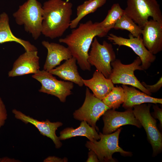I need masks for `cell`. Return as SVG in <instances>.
Segmentation results:
<instances>
[{
	"instance_id": "6da1fadb",
	"label": "cell",
	"mask_w": 162,
	"mask_h": 162,
	"mask_svg": "<svg viewBox=\"0 0 162 162\" xmlns=\"http://www.w3.org/2000/svg\"><path fill=\"white\" fill-rule=\"evenodd\" d=\"M103 31L99 22L93 23L90 20L80 23L70 34L60 39L59 41L68 46L72 57L76 59L82 70L90 71L91 65L88 61L89 50L94 37H103Z\"/></svg>"
},
{
	"instance_id": "7a4b0ae2",
	"label": "cell",
	"mask_w": 162,
	"mask_h": 162,
	"mask_svg": "<svg viewBox=\"0 0 162 162\" xmlns=\"http://www.w3.org/2000/svg\"><path fill=\"white\" fill-rule=\"evenodd\" d=\"M73 5L62 0H49L43 4L41 34L53 39L62 36L70 27Z\"/></svg>"
},
{
	"instance_id": "3957f363",
	"label": "cell",
	"mask_w": 162,
	"mask_h": 162,
	"mask_svg": "<svg viewBox=\"0 0 162 162\" xmlns=\"http://www.w3.org/2000/svg\"><path fill=\"white\" fill-rule=\"evenodd\" d=\"M43 10L37 0H28L13 14L16 23L23 26L25 30L36 40L41 34Z\"/></svg>"
},
{
	"instance_id": "277c9868",
	"label": "cell",
	"mask_w": 162,
	"mask_h": 162,
	"mask_svg": "<svg viewBox=\"0 0 162 162\" xmlns=\"http://www.w3.org/2000/svg\"><path fill=\"white\" fill-rule=\"evenodd\" d=\"M122 129L119 128L115 132L109 134L100 132V140L88 141L86 147L93 151L100 162H115L112 157L115 152H119L123 155L130 156L132 154L131 152L124 150L118 145L119 136Z\"/></svg>"
},
{
	"instance_id": "5b68a950",
	"label": "cell",
	"mask_w": 162,
	"mask_h": 162,
	"mask_svg": "<svg viewBox=\"0 0 162 162\" xmlns=\"http://www.w3.org/2000/svg\"><path fill=\"white\" fill-rule=\"evenodd\" d=\"M124 13L142 28L149 17L162 22V14L156 0H127Z\"/></svg>"
},
{
	"instance_id": "8992f818",
	"label": "cell",
	"mask_w": 162,
	"mask_h": 162,
	"mask_svg": "<svg viewBox=\"0 0 162 162\" xmlns=\"http://www.w3.org/2000/svg\"><path fill=\"white\" fill-rule=\"evenodd\" d=\"M141 63V61L139 57H137L132 63L128 64H124L121 60L116 59L111 63L112 71L109 79L111 80L114 84L130 85L151 96L152 93L142 84L134 74L136 70H143Z\"/></svg>"
},
{
	"instance_id": "52a82bcc",
	"label": "cell",
	"mask_w": 162,
	"mask_h": 162,
	"mask_svg": "<svg viewBox=\"0 0 162 162\" xmlns=\"http://www.w3.org/2000/svg\"><path fill=\"white\" fill-rule=\"evenodd\" d=\"M116 59V54L112 44L105 40L101 44L94 37L88 53V61L89 64L109 79L112 71L111 63Z\"/></svg>"
},
{
	"instance_id": "ba28073f",
	"label": "cell",
	"mask_w": 162,
	"mask_h": 162,
	"mask_svg": "<svg viewBox=\"0 0 162 162\" xmlns=\"http://www.w3.org/2000/svg\"><path fill=\"white\" fill-rule=\"evenodd\" d=\"M151 105L146 104L134 106L133 112L136 118L145 129L147 138L153 149V156H155L162 150V135L157 127L156 121L151 116Z\"/></svg>"
},
{
	"instance_id": "9c48e42d",
	"label": "cell",
	"mask_w": 162,
	"mask_h": 162,
	"mask_svg": "<svg viewBox=\"0 0 162 162\" xmlns=\"http://www.w3.org/2000/svg\"><path fill=\"white\" fill-rule=\"evenodd\" d=\"M32 77L40 83V92L55 96L61 102H65L67 97L72 94L73 82L58 80L48 71L39 70Z\"/></svg>"
},
{
	"instance_id": "30bf717a",
	"label": "cell",
	"mask_w": 162,
	"mask_h": 162,
	"mask_svg": "<svg viewBox=\"0 0 162 162\" xmlns=\"http://www.w3.org/2000/svg\"><path fill=\"white\" fill-rule=\"evenodd\" d=\"M110 108L102 100L96 97L86 88V96L82 106L74 112V118L80 121H85L91 126L98 130L97 122L104 112Z\"/></svg>"
},
{
	"instance_id": "8fae6325",
	"label": "cell",
	"mask_w": 162,
	"mask_h": 162,
	"mask_svg": "<svg viewBox=\"0 0 162 162\" xmlns=\"http://www.w3.org/2000/svg\"><path fill=\"white\" fill-rule=\"evenodd\" d=\"M128 36L129 38H126L110 34L107 36V39L112 42L113 44L118 45L119 47L124 46L131 48L140 58L143 70H147L155 60L156 56L146 49L141 36L134 37L130 33Z\"/></svg>"
},
{
	"instance_id": "7c38bea8",
	"label": "cell",
	"mask_w": 162,
	"mask_h": 162,
	"mask_svg": "<svg viewBox=\"0 0 162 162\" xmlns=\"http://www.w3.org/2000/svg\"><path fill=\"white\" fill-rule=\"evenodd\" d=\"M103 115L104 125L102 133L104 134H111L121 126L126 125H133L139 128L142 127L135 117L132 108L122 112L110 109Z\"/></svg>"
},
{
	"instance_id": "4fadbf2b",
	"label": "cell",
	"mask_w": 162,
	"mask_h": 162,
	"mask_svg": "<svg viewBox=\"0 0 162 162\" xmlns=\"http://www.w3.org/2000/svg\"><path fill=\"white\" fill-rule=\"evenodd\" d=\"M12 112L16 118L26 124H32L38 129L41 134L51 139L56 148H59L62 146V143L56 134V130L62 125V122H51L48 119L45 121H39L15 109L13 110Z\"/></svg>"
},
{
	"instance_id": "5bb4252c",
	"label": "cell",
	"mask_w": 162,
	"mask_h": 162,
	"mask_svg": "<svg viewBox=\"0 0 162 162\" xmlns=\"http://www.w3.org/2000/svg\"><path fill=\"white\" fill-rule=\"evenodd\" d=\"M143 44L152 54L155 55L162 50V22L151 19L142 28Z\"/></svg>"
},
{
	"instance_id": "9a60e30c",
	"label": "cell",
	"mask_w": 162,
	"mask_h": 162,
	"mask_svg": "<svg viewBox=\"0 0 162 162\" xmlns=\"http://www.w3.org/2000/svg\"><path fill=\"white\" fill-rule=\"evenodd\" d=\"M39 57L37 50L25 51L14 62L9 77H14L29 74H35L39 70Z\"/></svg>"
},
{
	"instance_id": "2e32d148",
	"label": "cell",
	"mask_w": 162,
	"mask_h": 162,
	"mask_svg": "<svg viewBox=\"0 0 162 162\" xmlns=\"http://www.w3.org/2000/svg\"><path fill=\"white\" fill-rule=\"evenodd\" d=\"M42 45L47 50V54L44 70L49 72L60 64L62 61L72 57L71 53L67 47L59 44L50 43L44 40Z\"/></svg>"
},
{
	"instance_id": "e0dca14e",
	"label": "cell",
	"mask_w": 162,
	"mask_h": 162,
	"mask_svg": "<svg viewBox=\"0 0 162 162\" xmlns=\"http://www.w3.org/2000/svg\"><path fill=\"white\" fill-rule=\"evenodd\" d=\"M84 85L90 89L93 94L102 100L112 90L114 86L111 80L106 78L100 72L96 70L90 79L82 78Z\"/></svg>"
},
{
	"instance_id": "ac0fdd59",
	"label": "cell",
	"mask_w": 162,
	"mask_h": 162,
	"mask_svg": "<svg viewBox=\"0 0 162 162\" xmlns=\"http://www.w3.org/2000/svg\"><path fill=\"white\" fill-rule=\"evenodd\" d=\"M125 98L123 107L126 109H132L135 105L146 103L162 104V99L152 97L137 90L133 86L122 85Z\"/></svg>"
},
{
	"instance_id": "d6986e66",
	"label": "cell",
	"mask_w": 162,
	"mask_h": 162,
	"mask_svg": "<svg viewBox=\"0 0 162 162\" xmlns=\"http://www.w3.org/2000/svg\"><path fill=\"white\" fill-rule=\"evenodd\" d=\"M76 62V59L72 57L49 72L64 80L71 82L80 87H82L84 85L82 78L78 72Z\"/></svg>"
},
{
	"instance_id": "ffe728a7",
	"label": "cell",
	"mask_w": 162,
	"mask_h": 162,
	"mask_svg": "<svg viewBox=\"0 0 162 162\" xmlns=\"http://www.w3.org/2000/svg\"><path fill=\"white\" fill-rule=\"evenodd\" d=\"M8 14L3 12L0 14V44L14 42L21 45L25 51L37 50V49L29 41L15 36L12 33L9 25Z\"/></svg>"
},
{
	"instance_id": "44dd1931",
	"label": "cell",
	"mask_w": 162,
	"mask_h": 162,
	"mask_svg": "<svg viewBox=\"0 0 162 162\" xmlns=\"http://www.w3.org/2000/svg\"><path fill=\"white\" fill-rule=\"evenodd\" d=\"M95 128L90 126L86 122L82 121L79 127L76 128H67L61 131L59 140H64L76 136L86 137L89 141H93L100 139L99 134Z\"/></svg>"
},
{
	"instance_id": "7402d4cb",
	"label": "cell",
	"mask_w": 162,
	"mask_h": 162,
	"mask_svg": "<svg viewBox=\"0 0 162 162\" xmlns=\"http://www.w3.org/2000/svg\"><path fill=\"white\" fill-rule=\"evenodd\" d=\"M106 0H88L78 6L76 9V17L71 20L70 24V28L77 27L80 20L87 14L94 13L106 3Z\"/></svg>"
},
{
	"instance_id": "603a6c76",
	"label": "cell",
	"mask_w": 162,
	"mask_h": 162,
	"mask_svg": "<svg viewBox=\"0 0 162 162\" xmlns=\"http://www.w3.org/2000/svg\"><path fill=\"white\" fill-rule=\"evenodd\" d=\"M124 13V10L118 3L113 4L104 19L99 22V26L103 30V37L106 35L111 29L114 28L117 20Z\"/></svg>"
},
{
	"instance_id": "cb8c5ba5",
	"label": "cell",
	"mask_w": 162,
	"mask_h": 162,
	"mask_svg": "<svg viewBox=\"0 0 162 162\" xmlns=\"http://www.w3.org/2000/svg\"><path fill=\"white\" fill-rule=\"evenodd\" d=\"M125 95L122 86L114 87L110 92L102 100L110 109H118L124 101Z\"/></svg>"
},
{
	"instance_id": "d4e9b609",
	"label": "cell",
	"mask_w": 162,
	"mask_h": 162,
	"mask_svg": "<svg viewBox=\"0 0 162 162\" xmlns=\"http://www.w3.org/2000/svg\"><path fill=\"white\" fill-rule=\"evenodd\" d=\"M114 28L116 29L125 30L128 31L134 37L141 36L142 28L124 13L117 20Z\"/></svg>"
},
{
	"instance_id": "484cf974",
	"label": "cell",
	"mask_w": 162,
	"mask_h": 162,
	"mask_svg": "<svg viewBox=\"0 0 162 162\" xmlns=\"http://www.w3.org/2000/svg\"><path fill=\"white\" fill-rule=\"evenodd\" d=\"M141 83L150 93H155L158 91L162 87V77L161 76L158 81L153 85H147L144 82Z\"/></svg>"
},
{
	"instance_id": "4316f807",
	"label": "cell",
	"mask_w": 162,
	"mask_h": 162,
	"mask_svg": "<svg viewBox=\"0 0 162 162\" xmlns=\"http://www.w3.org/2000/svg\"><path fill=\"white\" fill-rule=\"evenodd\" d=\"M7 116L8 114L5 106L0 97V128L4 125Z\"/></svg>"
},
{
	"instance_id": "83f0119b",
	"label": "cell",
	"mask_w": 162,
	"mask_h": 162,
	"mask_svg": "<svg viewBox=\"0 0 162 162\" xmlns=\"http://www.w3.org/2000/svg\"><path fill=\"white\" fill-rule=\"evenodd\" d=\"M153 108L154 110V115L155 118L159 121L160 126H162V109L160 108L157 105H153Z\"/></svg>"
},
{
	"instance_id": "f1b7e54d",
	"label": "cell",
	"mask_w": 162,
	"mask_h": 162,
	"mask_svg": "<svg viewBox=\"0 0 162 162\" xmlns=\"http://www.w3.org/2000/svg\"><path fill=\"white\" fill-rule=\"evenodd\" d=\"M89 150L88 154V158L86 162H99V161L96 153L92 150Z\"/></svg>"
},
{
	"instance_id": "f546056e",
	"label": "cell",
	"mask_w": 162,
	"mask_h": 162,
	"mask_svg": "<svg viewBox=\"0 0 162 162\" xmlns=\"http://www.w3.org/2000/svg\"><path fill=\"white\" fill-rule=\"evenodd\" d=\"M44 161L47 162H66L68 161V159L66 158H61L55 156H49L45 159Z\"/></svg>"
},
{
	"instance_id": "4dcf8cb0",
	"label": "cell",
	"mask_w": 162,
	"mask_h": 162,
	"mask_svg": "<svg viewBox=\"0 0 162 162\" xmlns=\"http://www.w3.org/2000/svg\"><path fill=\"white\" fill-rule=\"evenodd\" d=\"M2 158H0V162L1 161Z\"/></svg>"
}]
</instances>
